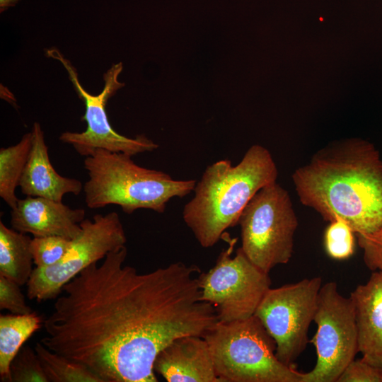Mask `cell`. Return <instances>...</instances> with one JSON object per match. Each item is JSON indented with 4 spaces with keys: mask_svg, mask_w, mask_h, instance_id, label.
Instances as JSON below:
<instances>
[{
    "mask_svg": "<svg viewBox=\"0 0 382 382\" xmlns=\"http://www.w3.org/2000/svg\"><path fill=\"white\" fill-rule=\"evenodd\" d=\"M88 179L83 185L90 209L116 204L128 214L139 209L162 214L173 197L194 190L195 180H175L161 170L141 167L132 156L96 149L83 161Z\"/></svg>",
    "mask_w": 382,
    "mask_h": 382,
    "instance_id": "277c9868",
    "label": "cell"
},
{
    "mask_svg": "<svg viewBox=\"0 0 382 382\" xmlns=\"http://www.w3.org/2000/svg\"><path fill=\"white\" fill-rule=\"evenodd\" d=\"M236 239L219 255L215 265L200 272L202 298L214 308L219 322L243 320L255 315L271 285L269 273L253 263L241 248L231 256Z\"/></svg>",
    "mask_w": 382,
    "mask_h": 382,
    "instance_id": "52a82bcc",
    "label": "cell"
},
{
    "mask_svg": "<svg viewBox=\"0 0 382 382\" xmlns=\"http://www.w3.org/2000/svg\"><path fill=\"white\" fill-rule=\"evenodd\" d=\"M31 240L26 233L9 228L0 221V275L20 286L27 284L34 270Z\"/></svg>",
    "mask_w": 382,
    "mask_h": 382,
    "instance_id": "2e32d148",
    "label": "cell"
},
{
    "mask_svg": "<svg viewBox=\"0 0 382 382\" xmlns=\"http://www.w3.org/2000/svg\"><path fill=\"white\" fill-rule=\"evenodd\" d=\"M71 243V239L57 236L32 238L30 250L35 267H50L59 262Z\"/></svg>",
    "mask_w": 382,
    "mask_h": 382,
    "instance_id": "44dd1931",
    "label": "cell"
},
{
    "mask_svg": "<svg viewBox=\"0 0 382 382\" xmlns=\"http://www.w3.org/2000/svg\"><path fill=\"white\" fill-rule=\"evenodd\" d=\"M322 282L315 277L270 288L255 313L276 343L277 359L289 367L295 368L309 342Z\"/></svg>",
    "mask_w": 382,
    "mask_h": 382,
    "instance_id": "ba28073f",
    "label": "cell"
},
{
    "mask_svg": "<svg viewBox=\"0 0 382 382\" xmlns=\"http://www.w3.org/2000/svg\"><path fill=\"white\" fill-rule=\"evenodd\" d=\"M42 319L36 312L0 316V378L9 381L10 365L24 342L36 331Z\"/></svg>",
    "mask_w": 382,
    "mask_h": 382,
    "instance_id": "e0dca14e",
    "label": "cell"
},
{
    "mask_svg": "<svg viewBox=\"0 0 382 382\" xmlns=\"http://www.w3.org/2000/svg\"><path fill=\"white\" fill-rule=\"evenodd\" d=\"M354 233L340 218L330 221L324 233V247L328 255L337 260L350 257L354 252Z\"/></svg>",
    "mask_w": 382,
    "mask_h": 382,
    "instance_id": "ffe728a7",
    "label": "cell"
},
{
    "mask_svg": "<svg viewBox=\"0 0 382 382\" xmlns=\"http://www.w3.org/2000/svg\"><path fill=\"white\" fill-rule=\"evenodd\" d=\"M31 146L30 132L16 144L0 149V197L11 209L16 207L19 199L16 189L27 164Z\"/></svg>",
    "mask_w": 382,
    "mask_h": 382,
    "instance_id": "ac0fdd59",
    "label": "cell"
},
{
    "mask_svg": "<svg viewBox=\"0 0 382 382\" xmlns=\"http://www.w3.org/2000/svg\"><path fill=\"white\" fill-rule=\"evenodd\" d=\"M81 231L71 240L64 257L47 267H35L27 283V296L37 302L57 298L63 286L91 264L125 245L127 237L115 212L98 214L80 223Z\"/></svg>",
    "mask_w": 382,
    "mask_h": 382,
    "instance_id": "8fae6325",
    "label": "cell"
},
{
    "mask_svg": "<svg viewBox=\"0 0 382 382\" xmlns=\"http://www.w3.org/2000/svg\"><path fill=\"white\" fill-rule=\"evenodd\" d=\"M277 178L270 151L259 144L251 146L236 166L218 161L196 183L193 197L183 208V220L201 246L212 247L227 228L238 224L253 197Z\"/></svg>",
    "mask_w": 382,
    "mask_h": 382,
    "instance_id": "3957f363",
    "label": "cell"
},
{
    "mask_svg": "<svg viewBox=\"0 0 382 382\" xmlns=\"http://www.w3.org/2000/svg\"><path fill=\"white\" fill-rule=\"evenodd\" d=\"M83 209H72L62 203L40 197L26 196L11 209L12 228L33 237L57 236L74 239L81 231Z\"/></svg>",
    "mask_w": 382,
    "mask_h": 382,
    "instance_id": "7c38bea8",
    "label": "cell"
},
{
    "mask_svg": "<svg viewBox=\"0 0 382 382\" xmlns=\"http://www.w3.org/2000/svg\"><path fill=\"white\" fill-rule=\"evenodd\" d=\"M355 234L366 266L373 272H382V228L369 233Z\"/></svg>",
    "mask_w": 382,
    "mask_h": 382,
    "instance_id": "cb8c5ba5",
    "label": "cell"
},
{
    "mask_svg": "<svg viewBox=\"0 0 382 382\" xmlns=\"http://www.w3.org/2000/svg\"><path fill=\"white\" fill-rule=\"evenodd\" d=\"M222 382H303L304 373L282 363L260 319L217 322L203 336Z\"/></svg>",
    "mask_w": 382,
    "mask_h": 382,
    "instance_id": "5b68a950",
    "label": "cell"
},
{
    "mask_svg": "<svg viewBox=\"0 0 382 382\" xmlns=\"http://www.w3.org/2000/svg\"><path fill=\"white\" fill-rule=\"evenodd\" d=\"M313 322L317 330L309 342L317 359L313 369L304 373L303 382H337L359 349L354 303L339 292L336 282L322 284Z\"/></svg>",
    "mask_w": 382,
    "mask_h": 382,
    "instance_id": "9c48e42d",
    "label": "cell"
},
{
    "mask_svg": "<svg viewBox=\"0 0 382 382\" xmlns=\"http://www.w3.org/2000/svg\"><path fill=\"white\" fill-rule=\"evenodd\" d=\"M241 249L265 272L292 257L298 219L289 192L274 183L261 188L243 210Z\"/></svg>",
    "mask_w": 382,
    "mask_h": 382,
    "instance_id": "8992f818",
    "label": "cell"
},
{
    "mask_svg": "<svg viewBox=\"0 0 382 382\" xmlns=\"http://www.w3.org/2000/svg\"><path fill=\"white\" fill-rule=\"evenodd\" d=\"M301 203L328 222L340 218L355 233L382 228V159L362 139L333 141L293 172Z\"/></svg>",
    "mask_w": 382,
    "mask_h": 382,
    "instance_id": "7a4b0ae2",
    "label": "cell"
},
{
    "mask_svg": "<svg viewBox=\"0 0 382 382\" xmlns=\"http://www.w3.org/2000/svg\"><path fill=\"white\" fill-rule=\"evenodd\" d=\"M8 382H49L35 349L21 348L11 363Z\"/></svg>",
    "mask_w": 382,
    "mask_h": 382,
    "instance_id": "7402d4cb",
    "label": "cell"
},
{
    "mask_svg": "<svg viewBox=\"0 0 382 382\" xmlns=\"http://www.w3.org/2000/svg\"><path fill=\"white\" fill-rule=\"evenodd\" d=\"M20 285L13 280L0 275V309L11 313L24 315L33 312L26 303Z\"/></svg>",
    "mask_w": 382,
    "mask_h": 382,
    "instance_id": "603a6c76",
    "label": "cell"
},
{
    "mask_svg": "<svg viewBox=\"0 0 382 382\" xmlns=\"http://www.w3.org/2000/svg\"><path fill=\"white\" fill-rule=\"evenodd\" d=\"M127 255L125 245L115 249L66 283L40 342L104 382H156L158 353L178 337H203L218 318L202 298L197 266L139 273Z\"/></svg>",
    "mask_w": 382,
    "mask_h": 382,
    "instance_id": "6da1fadb",
    "label": "cell"
},
{
    "mask_svg": "<svg viewBox=\"0 0 382 382\" xmlns=\"http://www.w3.org/2000/svg\"><path fill=\"white\" fill-rule=\"evenodd\" d=\"M31 134V149L18 185L21 192L57 202H62L64 195L68 193L79 195L83 189L81 182L61 175L52 166L44 132L38 122L33 124Z\"/></svg>",
    "mask_w": 382,
    "mask_h": 382,
    "instance_id": "5bb4252c",
    "label": "cell"
},
{
    "mask_svg": "<svg viewBox=\"0 0 382 382\" xmlns=\"http://www.w3.org/2000/svg\"><path fill=\"white\" fill-rule=\"evenodd\" d=\"M19 0H0L1 12L10 6H14Z\"/></svg>",
    "mask_w": 382,
    "mask_h": 382,
    "instance_id": "484cf974",
    "label": "cell"
},
{
    "mask_svg": "<svg viewBox=\"0 0 382 382\" xmlns=\"http://www.w3.org/2000/svg\"><path fill=\"white\" fill-rule=\"evenodd\" d=\"M337 382H382V370L362 358L354 359L347 366Z\"/></svg>",
    "mask_w": 382,
    "mask_h": 382,
    "instance_id": "d4e9b609",
    "label": "cell"
},
{
    "mask_svg": "<svg viewBox=\"0 0 382 382\" xmlns=\"http://www.w3.org/2000/svg\"><path fill=\"white\" fill-rule=\"evenodd\" d=\"M349 297L354 306L359 352L365 361L382 370V272H374Z\"/></svg>",
    "mask_w": 382,
    "mask_h": 382,
    "instance_id": "9a60e30c",
    "label": "cell"
},
{
    "mask_svg": "<svg viewBox=\"0 0 382 382\" xmlns=\"http://www.w3.org/2000/svg\"><path fill=\"white\" fill-rule=\"evenodd\" d=\"M46 54L60 62L66 69L75 91L86 107L81 120L86 121V129L82 132H63L59 136L62 142L71 145L78 154L85 157L96 149L124 153L132 156L158 148L157 144L144 134L137 135L135 138L127 137L115 132L110 125L105 107L108 99L125 86L118 80L123 67L122 62L112 64L103 74V91L94 96L83 88L76 69L59 50H47Z\"/></svg>",
    "mask_w": 382,
    "mask_h": 382,
    "instance_id": "30bf717a",
    "label": "cell"
},
{
    "mask_svg": "<svg viewBox=\"0 0 382 382\" xmlns=\"http://www.w3.org/2000/svg\"><path fill=\"white\" fill-rule=\"evenodd\" d=\"M34 349L49 382H104L86 365L50 350L40 341Z\"/></svg>",
    "mask_w": 382,
    "mask_h": 382,
    "instance_id": "d6986e66",
    "label": "cell"
},
{
    "mask_svg": "<svg viewBox=\"0 0 382 382\" xmlns=\"http://www.w3.org/2000/svg\"><path fill=\"white\" fill-rule=\"evenodd\" d=\"M154 369L168 382H222L202 336L187 335L173 340L158 353Z\"/></svg>",
    "mask_w": 382,
    "mask_h": 382,
    "instance_id": "4fadbf2b",
    "label": "cell"
}]
</instances>
